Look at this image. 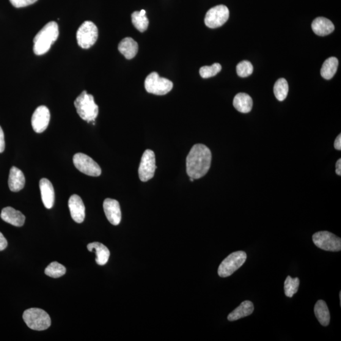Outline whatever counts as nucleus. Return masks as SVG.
Returning a JSON list of instances; mask_svg holds the SVG:
<instances>
[{"label": "nucleus", "instance_id": "nucleus-1", "mask_svg": "<svg viewBox=\"0 0 341 341\" xmlns=\"http://www.w3.org/2000/svg\"><path fill=\"white\" fill-rule=\"evenodd\" d=\"M212 154L203 144H195L186 157V173L190 178H201L207 174L211 165Z\"/></svg>", "mask_w": 341, "mask_h": 341}, {"label": "nucleus", "instance_id": "nucleus-2", "mask_svg": "<svg viewBox=\"0 0 341 341\" xmlns=\"http://www.w3.org/2000/svg\"><path fill=\"white\" fill-rule=\"evenodd\" d=\"M59 26L55 22H50L44 26L34 39V53L43 55L48 52L59 37Z\"/></svg>", "mask_w": 341, "mask_h": 341}, {"label": "nucleus", "instance_id": "nucleus-3", "mask_svg": "<svg viewBox=\"0 0 341 341\" xmlns=\"http://www.w3.org/2000/svg\"><path fill=\"white\" fill-rule=\"evenodd\" d=\"M74 105L82 120L88 123L94 122L99 113V107L92 95L86 91L82 92L74 102Z\"/></svg>", "mask_w": 341, "mask_h": 341}, {"label": "nucleus", "instance_id": "nucleus-4", "mask_svg": "<svg viewBox=\"0 0 341 341\" xmlns=\"http://www.w3.org/2000/svg\"><path fill=\"white\" fill-rule=\"evenodd\" d=\"M23 319L26 325L34 331H45L51 326V320L45 310L32 308L25 311Z\"/></svg>", "mask_w": 341, "mask_h": 341}, {"label": "nucleus", "instance_id": "nucleus-5", "mask_svg": "<svg viewBox=\"0 0 341 341\" xmlns=\"http://www.w3.org/2000/svg\"><path fill=\"white\" fill-rule=\"evenodd\" d=\"M245 252L238 251L232 253L222 261L219 267L218 274L220 277H227L238 270L247 260Z\"/></svg>", "mask_w": 341, "mask_h": 341}, {"label": "nucleus", "instance_id": "nucleus-6", "mask_svg": "<svg viewBox=\"0 0 341 341\" xmlns=\"http://www.w3.org/2000/svg\"><path fill=\"white\" fill-rule=\"evenodd\" d=\"M173 82L166 78H161L157 72L149 74L145 79V88L147 92L158 96L167 94L172 90Z\"/></svg>", "mask_w": 341, "mask_h": 341}, {"label": "nucleus", "instance_id": "nucleus-7", "mask_svg": "<svg viewBox=\"0 0 341 341\" xmlns=\"http://www.w3.org/2000/svg\"><path fill=\"white\" fill-rule=\"evenodd\" d=\"M98 38V27L90 21L84 22L77 32V40L82 48H90L94 45Z\"/></svg>", "mask_w": 341, "mask_h": 341}, {"label": "nucleus", "instance_id": "nucleus-8", "mask_svg": "<svg viewBox=\"0 0 341 341\" xmlns=\"http://www.w3.org/2000/svg\"><path fill=\"white\" fill-rule=\"evenodd\" d=\"M313 243L318 248L329 252H339L341 250V239L331 232H319L312 236Z\"/></svg>", "mask_w": 341, "mask_h": 341}, {"label": "nucleus", "instance_id": "nucleus-9", "mask_svg": "<svg viewBox=\"0 0 341 341\" xmlns=\"http://www.w3.org/2000/svg\"><path fill=\"white\" fill-rule=\"evenodd\" d=\"M74 165L81 173L90 177H98L101 175V169L99 164L89 156L78 153L73 158Z\"/></svg>", "mask_w": 341, "mask_h": 341}, {"label": "nucleus", "instance_id": "nucleus-10", "mask_svg": "<svg viewBox=\"0 0 341 341\" xmlns=\"http://www.w3.org/2000/svg\"><path fill=\"white\" fill-rule=\"evenodd\" d=\"M229 16L230 11L226 6L217 5L211 8L206 13L205 24L211 29L218 28L226 23Z\"/></svg>", "mask_w": 341, "mask_h": 341}, {"label": "nucleus", "instance_id": "nucleus-11", "mask_svg": "<svg viewBox=\"0 0 341 341\" xmlns=\"http://www.w3.org/2000/svg\"><path fill=\"white\" fill-rule=\"evenodd\" d=\"M156 156L152 150H145L142 156L139 165V176L143 182H147L155 176L156 169Z\"/></svg>", "mask_w": 341, "mask_h": 341}, {"label": "nucleus", "instance_id": "nucleus-12", "mask_svg": "<svg viewBox=\"0 0 341 341\" xmlns=\"http://www.w3.org/2000/svg\"><path fill=\"white\" fill-rule=\"evenodd\" d=\"M50 120V112L45 106H41L35 110L32 117V126L36 133L41 134L48 128Z\"/></svg>", "mask_w": 341, "mask_h": 341}, {"label": "nucleus", "instance_id": "nucleus-13", "mask_svg": "<svg viewBox=\"0 0 341 341\" xmlns=\"http://www.w3.org/2000/svg\"><path fill=\"white\" fill-rule=\"evenodd\" d=\"M104 213L110 223L117 225L122 220L120 203L116 200L106 199L103 203Z\"/></svg>", "mask_w": 341, "mask_h": 341}, {"label": "nucleus", "instance_id": "nucleus-14", "mask_svg": "<svg viewBox=\"0 0 341 341\" xmlns=\"http://www.w3.org/2000/svg\"><path fill=\"white\" fill-rule=\"evenodd\" d=\"M68 207L71 218L78 223H82L85 219V205L81 197L78 195H73L68 200Z\"/></svg>", "mask_w": 341, "mask_h": 341}, {"label": "nucleus", "instance_id": "nucleus-15", "mask_svg": "<svg viewBox=\"0 0 341 341\" xmlns=\"http://www.w3.org/2000/svg\"><path fill=\"white\" fill-rule=\"evenodd\" d=\"M40 188L41 199L44 205L47 209L53 207L54 202V191L53 185L50 181L46 178H43L40 181Z\"/></svg>", "mask_w": 341, "mask_h": 341}, {"label": "nucleus", "instance_id": "nucleus-16", "mask_svg": "<svg viewBox=\"0 0 341 341\" xmlns=\"http://www.w3.org/2000/svg\"><path fill=\"white\" fill-rule=\"evenodd\" d=\"M1 218L16 227H21L24 224L26 217L21 212L16 211L11 207L3 209L1 213Z\"/></svg>", "mask_w": 341, "mask_h": 341}, {"label": "nucleus", "instance_id": "nucleus-17", "mask_svg": "<svg viewBox=\"0 0 341 341\" xmlns=\"http://www.w3.org/2000/svg\"><path fill=\"white\" fill-rule=\"evenodd\" d=\"M26 183L24 173L21 169L15 166L12 167L8 178V186L11 191L18 192L24 188Z\"/></svg>", "mask_w": 341, "mask_h": 341}, {"label": "nucleus", "instance_id": "nucleus-18", "mask_svg": "<svg viewBox=\"0 0 341 341\" xmlns=\"http://www.w3.org/2000/svg\"><path fill=\"white\" fill-rule=\"evenodd\" d=\"M312 28L313 32L319 36H326L334 31L335 27L328 18L317 17L313 21Z\"/></svg>", "mask_w": 341, "mask_h": 341}, {"label": "nucleus", "instance_id": "nucleus-19", "mask_svg": "<svg viewBox=\"0 0 341 341\" xmlns=\"http://www.w3.org/2000/svg\"><path fill=\"white\" fill-rule=\"evenodd\" d=\"M87 249L90 252H96V262L98 265L104 266L108 262L110 252L108 249L103 244L99 242H93L88 244Z\"/></svg>", "mask_w": 341, "mask_h": 341}, {"label": "nucleus", "instance_id": "nucleus-20", "mask_svg": "<svg viewBox=\"0 0 341 341\" xmlns=\"http://www.w3.org/2000/svg\"><path fill=\"white\" fill-rule=\"evenodd\" d=\"M118 50L126 59L131 60L136 56L139 50V45L132 38L126 37L118 45Z\"/></svg>", "mask_w": 341, "mask_h": 341}, {"label": "nucleus", "instance_id": "nucleus-21", "mask_svg": "<svg viewBox=\"0 0 341 341\" xmlns=\"http://www.w3.org/2000/svg\"><path fill=\"white\" fill-rule=\"evenodd\" d=\"M254 311V304L250 301L242 302L240 306L230 313L228 316V320L231 321L238 320L239 319L248 317Z\"/></svg>", "mask_w": 341, "mask_h": 341}, {"label": "nucleus", "instance_id": "nucleus-22", "mask_svg": "<svg viewBox=\"0 0 341 341\" xmlns=\"http://www.w3.org/2000/svg\"><path fill=\"white\" fill-rule=\"evenodd\" d=\"M233 106L239 112L248 113L252 109L253 100L247 93H239L234 98Z\"/></svg>", "mask_w": 341, "mask_h": 341}, {"label": "nucleus", "instance_id": "nucleus-23", "mask_svg": "<svg viewBox=\"0 0 341 341\" xmlns=\"http://www.w3.org/2000/svg\"><path fill=\"white\" fill-rule=\"evenodd\" d=\"M314 312L316 317L321 326H329L331 315L328 307L324 300H318L315 305Z\"/></svg>", "mask_w": 341, "mask_h": 341}, {"label": "nucleus", "instance_id": "nucleus-24", "mask_svg": "<svg viewBox=\"0 0 341 341\" xmlns=\"http://www.w3.org/2000/svg\"><path fill=\"white\" fill-rule=\"evenodd\" d=\"M339 61L335 57L329 58L323 63L320 73L321 77L326 80L331 79L337 70Z\"/></svg>", "mask_w": 341, "mask_h": 341}, {"label": "nucleus", "instance_id": "nucleus-25", "mask_svg": "<svg viewBox=\"0 0 341 341\" xmlns=\"http://www.w3.org/2000/svg\"><path fill=\"white\" fill-rule=\"evenodd\" d=\"M131 21L136 28L141 32L146 31L149 24V21L146 16V11L145 10L132 13Z\"/></svg>", "mask_w": 341, "mask_h": 341}, {"label": "nucleus", "instance_id": "nucleus-26", "mask_svg": "<svg viewBox=\"0 0 341 341\" xmlns=\"http://www.w3.org/2000/svg\"><path fill=\"white\" fill-rule=\"evenodd\" d=\"M289 92V85L287 80L279 79L277 80L274 87V95L277 100L282 101L287 98Z\"/></svg>", "mask_w": 341, "mask_h": 341}, {"label": "nucleus", "instance_id": "nucleus-27", "mask_svg": "<svg viewBox=\"0 0 341 341\" xmlns=\"http://www.w3.org/2000/svg\"><path fill=\"white\" fill-rule=\"evenodd\" d=\"M66 268L64 266L59 262H51L47 267L45 272L47 276L53 277V278H59L66 273Z\"/></svg>", "mask_w": 341, "mask_h": 341}, {"label": "nucleus", "instance_id": "nucleus-28", "mask_svg": "<svg viewBox=\"0 0 341 341\" xmlns=\"http://www.w3.org/2000/svg\"><path fill=\"white\" fill-rule=\"evenodd\" d=\"M299 286L298 277L292 278L290 276L287 277L285 282V292L286 296L292 298L294 295L298 292Z\"/></svg>", "mask_w": 341, "mask_h": 341}, {"label": "nucleus", "instance_id": "nucleus-29", "mask_svg": "<svg viewBox=\"0 0 341 341\" xmlns=\"http://www.w3.org/2000/svg\"><path fill=\"white\" fill-rule=\"evenodd\" d=\"M221 70V65L216 63L211 66H204L200 68L199 73L202 78L208 79L216 75Z\"/></svg>", "mask_w": 341, "mask_h": 341}, {"label": "nucleus", "instance_id": "nucleus-30", "mask_svg": "<svg viewBox=\"0 0 341 341\" xmlns=\"http://www.w3.org/2000/svg\"><path fill=\"white\" fill-rule=\"evenodd\" d=\"M253 71H254V67H253L252 63L247 60L238 63L236 67V72H237L238 75L242 78H245L252 75Z\"/></svg>", "mask_w": 341, "mask_h": 341}, {"label": "nucleus", "instance_id": "nucleus-31", "mask_svg": "<svg viewBox=\"0 0 341 341\" xmlns=\"http://www.w3.org/2000/svg\"><path fill=\"white\" fill-rule=\"evenodd\" d=\"M37 0H10L11 4L16 8H22L31 5Z\"/></svg>", "mask_w": 341, "mask_h": 341}, {"label": "nucleus", "instance_id": "nucleus-32", "mask_svg": "<svg viewBox=\"0 0 341 341\" xmlns=\"http://www.w3.org/2000/svg\"><path fill=\"white\" fill-rule=\"evenodd\" d=\"M5 148V142L4 131L0 126V153H4Z\"/></svg>", "mask_w": 341, "mask_h": 341}, {"label": "nucleus", "instance_id": "nucleus-33", "mask_svg": "<svg viewBox=\"0 0 341 341\" xmlns=\"http://www.w3.org/2000/svg\"><path fill=\"white\" fill-rule=\"evenodd\" d=\"M8 245V242L5 236L3 234L0 232V251H3L7 248Z\"/></svg>", "mask_w": 341, "mask_h": 341}, {"label": "nucleus", "instance_id": "nucleus-34", "mask_svg": "<svg viewBox=\"0 0 341 341\" xmlns=\"http://www.w3.org/2000/svg\"><path fill=\"white\" fill-rule=\"evenodd\" d=\"M334 147L338 150H341V135L337 136L334 142Z\"/></svg>", "mask_w": 341, "mask_h": 341}, {"label": "nucleus", "instance_id": "nucleus-35", "mask_svg": "<svg viewBox=\"0 0 341 341\" xmlns=\"http://www.w3.org/2000/svg\"><path fill=\"white\" fill-rule=\"evenodd\" d=\"M335 167H336V169H335V173H336V174L337 175L340 176L341 175V159H339V160L337 161L336 163V166H335Z\"/></svg>", "mask_w": 341, "mask_h": 341}, {"label": "nucleus", "instance_id": "nucleus-36", "mask_svg": "<svg viewBox=\"0 0 341 341\" xmlns=\"http://www.w3.org/2000/svg\"><path fill=\"white\" fill-rule=\"evenodd\" d=\"M340 305H341V292L339 293Z\"/></svg>", "mask_w": 341, "mask_h": 341}]
</instances>
